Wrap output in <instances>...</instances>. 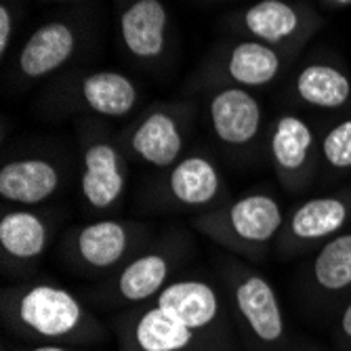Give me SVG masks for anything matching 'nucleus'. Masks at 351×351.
Instances as JSON below:
<instances>
[{
    "mask_svg": "<svg viewBox=\"0 0 351 351\" xmlns=\"http://www.w3.org/2000/svg\"><path fill=\"white\" fill-rule=\"evenodd\" d=\"M169 15L160 0H135L122 13V40L133 55L149 59L165 49V27Z\"/></svg>",
    "mask_w": 351,
    "mask_h": 351,
    "instance_id": "ddd939ff",
    "label": "nucleus"
},
{
    "mask_svg": "<svg viewBox=\"0 0 351 351\" xmlns=\"http://www.w3.org/2000/svg\"><path fill=\"white\" fill-rule=\"evenodd\" d=\"M335 5H351V0H332Z\"/></svg>",
    "mask_w": 351,
    "mask_h": 351,
    "instance_id": "bb28decb",
    "label": "nucleus"
},
{
    "mask_svg": "<svg viewBox=\"0 0 351 351\" xmlns=\"http://www.w3.org/2000/svg\"><path fill=\"white\" fill-rule=\"evenodd\" d=\"M228 282L246 339L259 351H280L286 343V320L269 280L246 267H236Z\"/></svg>",
    "mask_w": 351,
    "mask_h": 351,
    "instance_id": "7ed1b4c3",
    "label": "nucleus"
},
{
    "mask_svg": "<svg viewBox=\"0 0 351 351\" xmlns=\"http://www.w3.org/2000/svg\"><path fill=\"white\" fill-rule=\"evenodd\" d=\"M210 122L221 141L244 145L261 129V106L242 88H226L210 101Z\"/></svg>",
    "mask_w": 351,
    "mask_h": 351,
    "instance_id": "1a4fd4ad",
    "label": "nucleus"
},
{
    "mask_svg": "<svg viewBox=\"0 0 351 351\" xmlns=\"http://www.w3.org/2000/svg\"><path fill=\"white\" fill-rule=\"evenodd\" d=\"M154 303L177 315L185 326L198 335L215 330L223 317L219 293L200 280H179L167 284Z\"/></svg>",
    "mask_w": 351,
    "mask_h": 351,
    "instance_id": "423d86ee",
    "label": "nucleus"
},
{
    "mask_svg": "<svg viewBox=\"0 0 351 351\" xmlns=\"http://www.w3.org/2000/svg\"><path fill=\"white\" fill-rule=\"evenodd\" d=\"M133 248V228L122 221L104 219L88 223L74 234L70 244L72 259L86 271H110L122 263Z\"/></svg>",
    "mask_w": 351,
    "mask_h": 351,
    "instance_id": "39448f33",
    "label": "nucleus"
},
{
    "mask_svg": "<svg viewBox=\"0 0 351 351\" xmlns=\"http://www.w3.org/2000/svg\"><path fill=\"white\" fill-rule=\"evenodd\" d=\"M82 196L95 210L112 208L124 191V173L120 154L114 145L99 141L84 152Z\"/></svg>",
    "mask_w": 351,
    "mask_h": 351,
    "instance_id": "9d476101",
    "label": "nucleus"
},
{
    "mask_svg": "<svg viewBox=\"0 0 351 351\" xmlns=\"http://www.w3.org/2000/svg\"><path fill=\"white\" fill-rule=\"evenodd\" d=\"M309 282L326 297L343 295L351 289V232L337 234L320 246L309 265Z\"/></svg>",
    "mask_w": 351,
    "mask_h": 351,
    "instance_id": "a211bd4d",
    "label": "nucleus"
},
{
    "mask_svg": "<svg viewBox=\"0 0 351 351\" xmlns=\"http://www.w3.org/2000/svg\"><path fill=\"white\" fill-rule=\"evenodd\" d=\"M49 242L47 223L29 210H11L0 219L3 257L15 263L36 261Z\"/></svg>",
    "mask_w": 351,
    "mask_h": 351,
    "instance_id": "dca6fc26",
    "label": "nucleus"
},
{
    "mask_svg": "<svg viewBox=\"0 0 351 351\" xmlns=\"http://www.w3.org/2000/svg\"><path fill=\"white\" fill-rule=\"evenodd\" d=\"M76 49L74 32L66 23H47L38 27L23 45L19 68L29 78H40L66 63Z\"/></svg>",
    "mask_w": 351,
    "mask_h": 351,
    "instance_id": "f8f14e48",
    "label": "nucleus"
},
{
    "mask_svg": "<svg viewBox=\"0 0 351 351\" xmlns=\"http://www.w3.org/2000/svg\"><path fill=\"white\" fill-rule=\"evenodd\" d=\"M313 147V133L297 116H282L276 122L271 135V156L280 179L291 185V179H299L307 165Z\"/></svg>",
    "mask_w": 351,
    "mask_h": 351,
    "instance_id": "2eb2a0df",
    "label": "nucleus"
},
{
    "mask_svg": "<svg viewBox=\"0 0 351 351\" xmlns=\"http://www.w3.org/2000/svg\"><path fill=\"white\" fill-rule=\"evenodd\" d=\"M200 341L202 335L156 303L126 315L120 328L122 351H196Z\"/></svg>",
    "mask_w": 351,
    "mask_h": 351,
    "instance_id": "20e7f679",
    "label": "nucleus"
},
{
    "mask_svg": "<svg viewBox=\"0 0 351 351\" xmlns=\"http://www.w3.org/2000/svg\"><path fill=\"white\" fill-rule=\"evenodd\" d=\"M175 259L171 252L149 250L126 263L112 286V299L122 303H145L156 299L169 284Z\"/></svg>",
    "mask_w": 351,
    "mask_h": 351,
    "instance_id": "6e6552de",
    "label": "nucleus"
},
{
    "mask_svg": "<svg viewBox=\"0 0 351 351\" xmlns=\"http://www.w3.org/2000/svg\"><path fill=\"white\" fill-rule=\"evenodd\" d=\"M27 351H88L80 347H68V345H53V343H40L36 347H29Z\"/></svg>",
    "mask_w": 351,
    "mask_h": 351,
    "instance_id": "a878e982",
    "label": "nucleus"
},
{
    "mask_svg": "<svg viewBox=\"0 0 351 351\" xmlns=\"http://www.w3.org/2000/svg\"><path fill=\"white\" fill-rule=\"evenodd\" d=\"M3 315L11 332L38 343L78 347L106 337L80 299L53 284H25L5 291Z\"/></svg>",
    "mask_w": 351,
    "mask_h": 351,
    "instance_id": "f257e3e1",
    "label": "nucleus"
},
{
    "mask_svg": "<svg viewBox=\"0 0 351 351\" xmlns=\"http://www.w3.org/2000/svg\"><path fill=\"white\" fill-rule=\"evenodd\" d=\"M11 32H13V19L9 9L3 5L0 7V53H7L9 43H11Z\"/></svg>",
    "mask_w": 351,
    "mask_h": 351,
    "instance_id": "393cba45",
    "label": "nucleus"
},
{
    "mask_svg": "<svg viewBox=\"0 0 351 351\" xmlns=\"http://www.w3.org/2000/svg\"><path fill=\"white\" fill-rule=\"evenodd\" d=\"M351 217V206L345 198L322 196L311 198L295 208L291 215L282 244L286 248H301L317 242H328L341 234Z\"/></svg>",
    "mask_w": 351,
    "mask_h": 351,
    "instance_id": "0eeeda50",
    "label": "nucleus"
},
{
    "mask_svg": "<svg viewBox=\"0 0 351 351\" xmlns=\"http://www.w3.org/2000/svg\"><path fill=\"white\" fill-rule=\"evenodd\" d=\"M322 154L328 167L337 171L351 169V118L339 122L326 133L322 141Z\"/></svg>",
    "mask_w": 351,
    "mask_h": 351,
    "instance_id": "5701e85b",
    "label": "nucleus"
},
{
    "mask_svg": "<svg viewBox=\"0 0 351 351\" xmlns=\"http://www.w3.org/2000/svg\"><path fill=\"white\" fill-rule=\"evenodd\" d=\"M278 70H280L278 53L261 43L238 45L228 61L230 76L246 86H261L271 82Z\"/></svg>",
    "mask_w": 351,
    "mask_h": 351,
    "instance_id": "412c9836",
    "label": "nucleus"
},
{
    "mask_svg": "<svg viewBox=\"0 0 351 351\" xmlns=\"http://www.w3.org/2000/svg\"><path fill=\"white\" fill-rule=\"evenodd\" d=\"M86 106L101 116H126L137 101L135 84L118 72H95L82 82Z\"/></svg>",
    "mask_w": 351,
    "mask_h": 351,
    "instance_id": "6ab92c4d",
    "label": "nucleus"
},
{
    "mask_svg": "<svg viewBox=\"0 0 351 351\" xmlns=\"http://www.w3.org/2000/svg\"><path fill=\"white\" fill-rule=\"evenodd\" d=\"M297 93L309 106L335 110L349 101L351 82L341 70L326 63H313L297 76Z\"/></svg>",
    "mask_w": 351,
    "mask_h": 351,
    "instance_id": "aec40b11",
    "label": "nucleus"
},
{
    "mask_svg": "<svg viewBox=\"0 0 351 351\" xmlns=\"http://www.w3.org/2000/svg\"><path fill=\"white\" fill-rule=\"evenodd\" d=\"M339 345L343 351H351V301L339 317Z\"/></svg>",
    "mask_w": 351,
    "mask_h": 351,
    "instance_id": "b1692460",
    "label": "nucleus"
},
{
    "mask_svg": "<svg viewBox=\"0 0 351 351\" xmlns=\"http://www.w3.org/2000/svg\"><path fill=\"white\" fill-rule=\"evenodd\" d=\"M284 213L276 198L267 194H250L238 198L226 208L202 215L196 228L242 257L259 259L269 242L282 232Z\"/></svg>",
    "mask_w": 351,
    "mask_h": 351,
    "instance_id": "f03ea898",
    "label": "nucleus"
},
{
    "mask_svg": "<svg viewBox=\"0 0 351 351\" xmlns=\"http://www.w3.org/2000/svg\"><path fill=\"white\" fill-rule=\"evenodd\" d=\"M131 147L143 162L156 169H169L183 149V137L171 114L154 112L137 126Z\"/></svg>",
    "mask_w": 351,
    "mask_h": 351,
    "instance_id": "4468645a",
    "label": "nucleus"
},
{
    "mask_svg": "<svg viewBox=\"0 0 351 351\" xmlns=\"http://www.w3.org/2000/svg\"><path fill=\"white\" fill-rule=\"evenodd\" d=\"M171 196L183 206H206L221 191L217 167L202 156H189L177 162L169 177Z\"/></svg>",
    "mask_w": 351,
    "mask_h": 351,
    "instance_id": "f3484780",
    "label": "nucleus"
},
{
    "mask_svg": "<svg viewBox=\"0 0 351 351\" xmlns=\"http://www.w3.org/2000/svg\"><path fill=\"white\" fill-rule=\"evenodd\" d=\"M59 171L49 160H13L0 171V196L17 204H38L55 194Z\"/></svg>",
    "mask_w": 351,
    "mask_h": 351,
    "instance_id": "9b49d317",
    "label": "nucleus"
},
{
    "mask_svg": "<svg viewBox=\"0 0 351 351\" xmlns=\"http://www.w3.org/2000/svg\"><path fill=\"white\" fill-rule=\"evenodd\" d=\"M244 23L257 38L265 43H280L297 32L299 15L282 0H261L246 11Z\"/></svg>",
    "mask_w": 351,
    "mask_h": 351,
    "instance_id": "4be33fe9",
    "label": "nucleus"
}]
</instances>
